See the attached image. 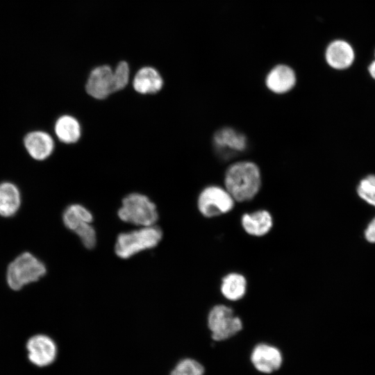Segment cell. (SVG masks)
<instances>
[{
	"label": "cell",
	"instance_id": "cell-3",
	"mask_svg": "<svg viewBox=\"0 0 375 375\" xmlns=\"http://www.w3.org/2000/svg\"><path fill=\"white\" fill-rule=\"evenodd\" d=\"M117 215L122 221L139 227L156 225L158 219L156 204L147 196L138 192L123 199Z\"/></svg>",
	"mask_w": 375,
	"mask_h": 375
},
{
	"label": "cell",
	"instance_id": "cell-12",
	"mask_svg": "<svg viewBox=\"0 0 375 375\" xmlns=\"http://www.w3.org/2000/svg\"><path fill=\"white\" fill-rule=\"evenodd\" d=\"M325 58L330 67L342 70L352 65L355 53L349 43L342 40H336L328 44L325 52Z\"/></svg>",
	"mask_w": 375,
	"mask_h": 375
},
{
	"label": "cell",
	"instance_id": "cell-5",
	"mask_svg": "<svg viewBox=\"0 0 375 375\" xmlns=\"http://www.w3.org/2000/svg\"><path fill=\"white\" fill-rule=\"evenodd\" d=\"M208 326L215 341L228 339L242 328L240 319L235 316L231 308L224 305L214 306L208 317Z\"/></svg>",
	"mask_w": 375,
	"mask_h": 375
},
{
	"label": "cell",
	"instance_id": "cell-10",
	"mask_svg": "<svg viewBox=\"0 0 375 375\" xmlns=\"http://www.w3.org/2000/svg\"><path fill=\"white\" fill-rule=\"evenodd\" d=\"M24 145L28 155L36 160L47 159L55 148L51 135L39 130L28 133L24 138Z\"/></svg>",
	"mask_w": 375,
	"mask_h": 375
},
{
	"label": "cell",
	"instance_id": "cell-9",
	"mask_svg": "<svg viewBox=\"0 0 375 375\" xmlns=\"http://www.w3.org/2000/svg\"><path fill=\"white\" fill-rule=\"evenodd\" d=\"M251 362L260 372L271 374L277 371L282 365L283 356L280 350L272 345L259 344L253 349Z\"/></svg>",
	"mask_w": 375,
	"mask_h": 375
},
{
	"label": "cell",
	"instance_id": "cell-15",
	"mask_svg": "<svg viewBox=\"0 0 375 375\" xmlns=\"http://www.w3.org/2000/svg\"><path fill=\"white\" fill-rule=\"evenodd\" d=\"M21 192L13 183H0V215L4 217L14 216L20 208Z\"/></svg>",
	"mask_w": 375,
	"mask_h": 375
},
{
	"label": "cell",
	"instance_id": "cell-24",
	"mask_svg": "<svg viewBox=\"0 0 375 375\" xmlns=\"http://www.w3.org/2000/svg\"><path fill=\"white\" fill-rule=\"evenodd\" d=\"M368 71L370 76L375 79V60L371 62L368 67Z\"/></svg>",
	"mask_w": 375,
	"mask_h": 375
},
{
	"label": "cell",
	"instance_id": "cell-7",
	"mask_svg": "<svg viewBox=\"0 0 375 375\" xmlns=\"http://www.w3.org/2000/svg\"><path fill=\"white\" fill-rule=\"evenodd\" d=\"M87 93L94 99H104L114 92L113 69L108 65L93 68L86 83Z\"/></svg>",
	"mask_w": 375,
	"mask_h": 375
},
{
	"label": "cell",
	"instance_id": "cell-17",
	"mask_svg": "<svg viewBox=\"0 0 375 375\" xmlns=\"http://www.w3.org/2000/svg\"><path fill=\"white\" fill-rule=\"evenodd\" d=\"M242 225L247 233L262 236L271 229L272 217L268 211L258 210L251 214H244L242 217Z\"/></svg>",
	"mask_w": 375,
	"mask_h": 375
},
{
	"label": "cell",
	"instance_id": "cell-25",
	"mask_svg": "<svg viewBox=\"0 0 375 375\" xmlns=\"http://www.w3.org/2000/svg\"><path fill=\"white\" fill-rule=\"evenodd\" d=\"M170 375H176V374L175 373H174L173 372H172Z\"/></svg>",
	"mask_w": 375,
	"mask_h": 375
},
{
	"label": "cell",
	"instance_id": "cell-19",
	"mask_svg": "<svg viewBox=\"0 0 375 375\" xmlns=\"http://www.w3.org/2000/svg\"><path fill=\"white\" fill-rule=\"evenodd\" d=\"M246 286V279L242 275L231 273L224 277L221 291L226 299L236 301L244 295Z\"/></svg>",
	"mask_w": 375,
	"mask_h": 375
},
{
	"label": "cell",
	"instance_id": "cell-16",
	"mask_svg": "<svg viewBox=\"0 0 375 375\" xmlns=\"http://www.w3.org/2000/svg\"><path fill=\"white\" fill-rule=\"evenodd\" d=\"M57 138L65 144L76 143L81 135V126L74 116L64 115L59 117L54 124Z\"/></svg>",
	"mask_w": 375,
	"mask_h": 375
},
{
	"label": "cell",
	"instance_id": "cell-6",
	"mask_svg": "<svg viewBox=\"0 0 375 375\" xmlns=\"http://www.w3.org/2000/svg\"><path fill=\"white\" fill-rule=\"evenodd\" d=\"M234 202L225 188L210 185L199 194L197 206L203 216L211 217L229 212L233 208Z\"/></svg>",
	"mask_w": 375,
	"mask_h": 375
},
{
	"label": "cell",
	"instance_id": "cell-8",
	"mask_svg": "<svg viewBox=\"0 0 375 375\" xmlns=\"http://www.w3.org/2000/svg\"><path fill=\"white\" fill-rule=\"evenodd\" d=\"M28 358L38 367L51 365L57 356V347L49 336L37 334L31 337L26 343Z\"/></svg>",
	"mask_w": 375,
	"mask_h": 375
},
{
	"label": "cell",
	"instance_id": "cell-13",
	"mask_svg": "<svg viewBox=\"0 0 375 375\" xmlns=\"http://www.w3.org/2000/svg\"><path fill=\"white\" fill-rule=\"evenodd\" d=\"M163 78L155 67L144 66L135 73L133 80L134 90L142 94H156L161 90Z\"/></svg>",
	"mask_w": 375,
	"mask_h": 375
},
{
	"label": "cell",
	"instance_id": "cell-23",
	"mask_svg": "<svg viewBox=\"0 0 375 375\" xmlns=\"http://www.w3.org/2000/svg\"><path fill=\"white\" fill-rule=\"evenodd\" d=\"M365 238L369 242H375V217L368 225L365 233Z\"/></svg>",
	"mask_w": 375,
	"mask_h": 375
},
{
	"label": "cell",
	"instance_id": "cell-2",
	"mask_svg": "<svg viewBox=\"0 0 375 375\" xmlns=\"http://www.w3.org/2000/svg\"><path fill=\"white\" fill-rule=\"evenodd\" d=\"M162 236L161 229L156 225L141 226L133 231L122 233L117 238L115 252L122 259L129 258L157 246Z\"/></svg>",
	"mask_w": 375,
	"mask_h": 375
},
{
	"label": "cell",
	"instance_id": "cell-11",
	"mask_svg": "<svg viewBox=\"0 0 375 375\" xmlns=\"http://www.w3.org/2000/svg\"><path fill=\"white\" fill-rule=\"evenodd\" d=\"M297 77L294 70L288 65H278L267 74L265 84L272 92L282 94L290 91L295 85Z\"/></svg>",
	"mask_w": 375,
	"mask_h": 375
},
{
	"label": "cell",
	"instance_id": "cell-22",
	"mask_svg": "<svg viewBox=\"0 0 375 375\" xmlns=\"http://www.w3.org/2000/svg\"><path fill=\"white\" fill-rule=\"evenodd\" d=\"M130 78V67L126 61L122 60L113 69L114 92L126 88Z\"/></svg>",
	"mask_w": 375,
	"mask_h": 375
},
{
	"label": "cell",
	"instance_id": "cell-1",
	"mask_svg": "<svg viewBox=\"0 0 375 375\" xmlns=\"http://www.w3.org/2000/svg\"><path fill=\"white\" fill-rule=\"evenodd\" d=\"M224 186L236 201L252 199L261 187L258 166L251 161H238L231 165L224 174Z\"/></svg>",
	"mask_w": 375,
	"mask_h": 375
},
{
	"label": "cell",
	"instance_id": "cell-14",
	"mask_svg": "<svg viewBox=\"0 0 375 375\" xmlns=\"http://www.w3.org/2000/svg\"><path fill=\"white\" fill-rule=\"evenodd\" d=\"M213 143L217 150L240 152L247 145L245 135L231 127L222 128L213 136Z\"/></svg>",
	"mask_w": 375,
	"mask_h": 375
},
{
	"label": "cell",
	"instance_id": "cell-4",
	"mask_svg": "<svg viewBox=\"0 0 375 375\" xmlns=\"http://www.w3.org/2000/svg\"><path fill=\"white\" fill-rule=\"evenodd\" d=\"M47 272L43 262L29 252L16 257L8 266L6 281L13 290H19L25 285L38 281Z\"/></svg>",
	"mask_w": 375,
	"mask_h": 375
},
{
	"label": "cell",
	"instance_id": "cell-21",
	"mask_svg": "<svg viewBox=\"0 0 375 375\" xmlns=\"http://www.w3.org/2000/svg\"><path fill=\"white\" fill-rule=\"evenodd\" d=\"M203 366L192 358L180 360L172 370L176 375H203Z\"/></svg>",
	"mask_w": 375,
	"mask_h": 375
},
{
	"label": "cell",
	"instance_id": "cell-18",
	"mask_svg": "<svg viewBox=\"0 0 375 375\" xmlns=\"http://www.w3.org/2000/svg\"><path fill=\"white\" fill-rule=\"evenodd\" d=\"M93 221L92 212L84 206L74 203L68 206L62 213V222L66 228L75 232Z\"/></svg>",
	"mask_w": 375,
	"mask_h": 375
},
{
	"label": "cell",
	"instance_id": "cell-20",
	"mask_svg": "<svg viewBox=\"0 0 375 375\" xmlns=\"http://www.w3.org/2000/svg\"><path fill=\"white\" fill-rule=\"evenodd\" d=\"M358 196L369 204L375 206V175L362 179L357 188Z\"/></svg>",
	"mask_w": 375,
	"mask_h": 375
}]
</instances>
